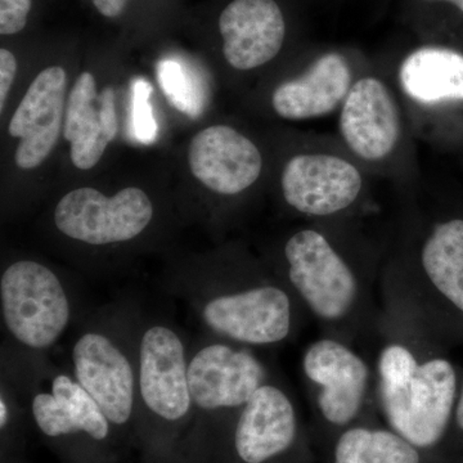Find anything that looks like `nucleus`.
Segmentation results:
<instances>
[{
    "label": "nucleus",
    "instance_id": "obj_28",
    "mask_svg": "<svg viewBox=\"0 0 463 463\" xmlns=\"http://www.w3.org/2000/svg\"><path fill=\"white\" fill-rule=\"evenodd\" d=\"M128 0H93L99 14L106 17H118L123 14Z\"/></svg>",
    "mask_w": 463,
    "mask_h": 463
},
{
    "label": "nucleus",
    "instance_id": "obj_23",
    "mask_svg": "<svg viewBox=\"0 0 463 463\" xmlns=\"http://www.w3.org/2000/svg\"><path fill=\"white\" fill-rule=\"evenodd\" d=\"M158 79L163 84L165 94L174 105L184 114H199V102L196 91L192 90L188 75L183 71L181 65L174 61H165L158 66Z\"/></svg>",
    "mask_w": 463,
    "mask_h": 463
},
{
    "label": "nucleus",
    "instance_id": "obj_6",
    "mask_svg": "<svg viewBox=\"0 0 463 463\" xmlns=\"http://www.w3.org/2000/svg\"><path fill=\"white\" fill-rule=\"evenodd\" d=\"M273 371L251 347L210 335L190 344V429L182 463H223L228 438L240 413Z\"/></svg>",
    "mask_w": 463,
    "mask_h": 463
},
{
    "label": "nucleus",
    "instance_id": "obj_2",
    "mask_svg": "<svg viewBox=\"0 0 463 463\" xmlns=\"http://www.w3.org/2000/svg\"><path fill=\"white\" fill-rule=\"evenodd\" d=\"M373 346L383 425L449 461L448 440L462 376L444 353L446 346L383 310Z\"/></svg>",
    "mask_w": 463,
    "mask_h": 463
},
{
    "label": "nucleus",
    "instance_id": "obj_27",
    "mask_svg": "<svg viewBox=\"0 0 463 463\" xmlns=\"http://www.w3.org/2000/svg\"><path fill=\"white\" fill-rule=\"evenodd\" d=\"M17 74V60L8 50H0V112H3Z\"/></svg>",
    "mask_w": 463,
    "mask_h": 463
},
{
    "label": "nucleus",
    "instance_id": "obj_18",
    "mask_svg": "<svg viewBox=\"0 0 463 463\" xmlns=\"http://www.w3.org/2000/svg\"><path fill=\"white\" fill-rule=\"evenodd\" d=\"M118 132L114 88L97 90L90 72H81L67 96L63 137L70 142L75 167L90 170L97 165Z\"/></svg>",
    "mask_w": 463,
    "mask_h": 463
},
{
    "label": "nucleus",
    "instance_id": "obj_10",
    "mask_svg": "<svg viewBox=\"0 0 463 463\" xmlns=\"http://www.w3.org/2000/svg\"><path fill=\"white\" fill-rule=\"evenodd\" d=\"M0 315L5 344L48 355L74 321V295L47 264L18 259L0 276Z\"/></svg>",
    "mask_w": 463,
    "mask_h": 463
},
{
    "label": "nucleus",
    "instance_id": "obj_25",
    "mask_svg": "<svg viewBox=\"0 0 463 463\" xmlns=\"http://www.w3.org/2000/svg\"><path fill=\"white\" fill-rule=\"evenodd\" d=\"M32 0H0V33L14 35L27 24Z\"/></svg>",
    "mask_w": 463,
    "mask_h": 463
},
{
    "label": "nucleus",
    "instance_id": "obj_22",
    "mask_svg": "<svg viewBox=\"0 0 463 463\" xmlns=\"http://www.w3.org/2000/svg\"><path fill=\"white\" fill-rule=\"evenodd\" d=\"M29 412L23 395L7 374H0V455H23Z\"/></svg>",
    "mask_w": 463,
    "mask_h": 463
},
{
    "label": "nucleus",
    "instance_id": "obj_16",
    "mask_svg": "<svg viewBox=\"0 0 463 463\" xmlns=\"http://www.w3.org/2000/svg\"><path fill=\"white\" fill-rule=\"evenodd\" d=\"M344 141L364 160H383L401 136V116L394 97L380 79L364 78L352 85L340 116Z\"/></svg>",
    "mask_w": 463,
    "mask_h": 463
},
{
    "label": "nucleus",
    "instance_id": "obj_7",
    "mask_svg": "<svg viewBox=\"0 0 463 463\" xmlns=\"http://www.w3.org/2000/svg\"><path fill=\"white\" fill-rule=\"evenodd\" d=\"M190 344L173 322L143 315L134 443L142 463H182L192 417Z\"/></svg>",
    "mask_w": 463,
    "mask_h": 463
},
{
    "label": "nucleus",
    "instance_id": "obj_17",
    "mask_svg": "<svg viewBox=\"0 0 463 463\" xmlns=\"http://www.w3.org/2000/svg\"><path fill=\"white\" fill-rule=\"evenodd\" d=\"M223 53L240 71L272 61L285 42V18L274 0H233L219 17Z\"/></svg>",
    "mask_w": 463,
    "mask_h": 463
},
{
    "label": "nucleus",
    "instance_id": "obj_15",
    "mask_svg": "<svg viewBox=\"0 0 463 463\" xmlns=\"http://www.w3.org/2000/svg\"><path fill=\"white\" fill-rule=\"evenodd\" d=\"M188 164L203 187L219 196L232 197L257 183L263 157L242 133L227 125H213L192 138Z\"/></svg>",
    "mask_w": 463,
    "mask_h": 463
},
{
    "label": "nucleus",
    "instance_id": "obj_24",
    "mask_svg": "<svg viewBox=\"0 0 463 463\" xmlns=\"http://www.w3.org/2000/svg\"><path fill=\"white\" fill-rule=\"evenodd\" d=\"M152 87L145 79H137L132 84V115L130 128L137 141L149 145L157 136V124L152 112Z\"/></svg>",
    "mask_w": 463,
    "mask_h": 463
},
{
    "label": "nucleus",
    "instance_id": "obj_13",
    "mask_svg": "<svg viewBox=\"0 0 463 463\" xmlns=\"http://www.w3.org/2000/svg\"><path fill=\"white\" fill-rule=\"evenodd\" d=\"M283 199L298 214L330 218L359 199L364 179L354 165L332 155H298L281 176Z\"/></svg>",
    "mask_w": 463,
    "mask_h": 463
},
{
    "label": "nucleus",
    "instance_id": "obj_21",
    "mask_svg": "<svg viewBox=\"0 0 463 463\" xmlns=\"http://www.w3.org/2000/svg\"><path fill=\"white\" fill-rule=\"evenodd\" d=\"M402 87L422 103L463 99V56L441 48H422L408 56L399 72Z\"/></svg>",
    "mask_w": 463,
    "mask_h": 463
},
{
    "label": "nucleus",
    "instance_id": "obj_8",
    "mask_svg": "<svg viewBox=\"0 0 463 463\" xmlns=\"http://www.w3.org/2000/svg\"><path fill=\"white\" fill-rule=\"evenodd\" d=\"M142 310L115 301L88 317L70 347V373L99 403L123 444L136 443V397Z\"/></svg>",
    "mask_w": 463,
    "mask_h": 463
},
{
    "label": "nucleus",
    "instance_id": "obj_30",
    "mask_svg": "<svg viewBox=\"0 0 463 463\" xmlns=\"http://www.w3.org/2000/svg\"><path fill=\"white\" fill-rule=\"evenodd\" d=\"M444 2L453 3V5H457V7L461 9L463 14V0H444Z\"/></svg>",
    "mask_w": 463,
    "mask_h": 463
},
{
    "label": "nucleus",
    "instance_id": "obj_29",
    "mask_svg": "<svg viewBox=\"0 0 463 463\" xmlns=\"http://www.w3.org/2000/svg\"><path fill=\"white\" fill-rule=\"evenodd\" d=\"M0 463H26L23 455H0Z\"/></svg>",
    "mask_w": 463,
    "mask_h": 463
},
{
    "label": "nucleus",
    "instance_id": "obj_5",
    "mask_svg": "<svg viewBox=\"0 0 463 463\" xmlns=\"http://www.w3.org/2000/svg\"><path fill=\"white\" fill-rule=\"evenodd\" d=\"M379 295L383 312L441 345L463 340V219L432 224L412 258L386 267Z\"/></svg>",
    "mask_w": 463,
    "mask_h": 463
},
{
    "label": "nucleus",
    "instance_id": "obj_9",
    "mask_svg": "<svg viewBox=\"0 0 463 463\" xmlns=\"http://www.w3.org/2000/svg\"><path fill=\"white\" fill-rule=\"evenodd\" d=\"M301 376L310 407V435L319 459L341 432L379 422L373 362L354 344L322 334L301 354Z\"/></svg>",
    "mask_w": 463,
    "mask_h": 463
},
{
    "label": "nucleus",
    "instance_id": "obj_12",
    "mask_svg": "<svg viewBox=\"0 0 463 463\" xmlns=\"http://www.w3.org/2000/svg\"><path fill=\"white\" fill-rule=\"evenodd\" d=\"M155 218L154 201L138 187H125L112 196L96 188H76L63 194L53 210L61 236L96 249L129 245L151 230Z\"/></svg>",
    "mask_w": 463,
    "mask_h": 463
},
{
    "label": "nucleus",
    "instance_id": "obj_14",
    "mask_svg": "<svg viewBox=\"0 0 463 463\" xmlns=\"http://www.w3.org/2000/svg\"><path fill=\"white\" fill-rule=\"evenodd\" d=\"M67 75L61 66L39 72L12 115L8 133L20 138L14 163L24 170L41 166L57 146L63 132Z\"/></svg>",
    "mask_w": 463,
    "mask_h": 463
},
{
    "label": "nucleus",
    "instance_id": "obj_1",
    "mask_svg": "<svg viewBox=\"0 0 463 463\" xmlns=\"http://www.w3.org/2000/svg\"><path fill=\"white\" fill-rule=\"evenodd\" d=\"M164 291L183 301L203 334L251 349L285 345L307 318L276 272L243 260H210L179 267Z\"/></svg>",
    "mask_w": 463,
    "mask_h": 463
},
{
    "label": "nucleus",
    "instance_id": "obj_3",
    "mask_svg": "<svg viewBox=\"0 0 463 463\" xmlns=\"http://www.w3.org/2000/svg\"><path fill=\"white\" fill-rule=\"evenodd\" d=\"M274 272L322 334L373 345L383 313L376 276L353 263L326 232H294Z\"/></svg>",
    "mask_w": 463,
    "mask_h": 463
},
{
    "label": "nucleus",
    "instance_id": "obj_26",
    "mask_svg": "<svg viewBox=\"0 0 463 463\" xmlns=\"http://www.w3.org/2000/svg\"><path fill=\"white\" fill-rule=\"evenodd\" d=\"M447 456L452 463H463V376L459 381L452 429L448 440Z\"/></svg>",
    "mask_w": 463,
    "mask_h": 463
},
{
    "label": "nucleus",
    "instance_id": "obj_4",
    "mask_svg": "<svg viewBox=\"0 0 463 463\" xmlns=\"http://www.w3.org/2000/svg\"><path fill=\"white\" fill-rule=\"evenodd\" d=\"M2 373L16 383L30 422L63 463H118L123 441L99 403L50 354L3 343Z\"/></svg>",
    "mask_w": 463,
    "mask_h": 463
},
{
    "label": "nucleus",
    "instance_id": "obj_20",
    "mask_svg": "<svg viewBox=\"0 0 463 463\" xmlns=\"http://www.w3.org/2000/svg\"><path fill=\"white\" fill-rule=\"evenodd\" d=\"M322 463H450L426 452L383 422H364L335 439Z\"/></svg>",
    "mask_w": 463,
    "mask_h": 463
},
{
    "label": "nucleus",
    "instance_id": "obj_11",
    "mask_svg": "<svg viewBox=\"0 0 463 463\" xmlns=\"http://www.w3.org/2000/svg\"><path fill=\"white\" fill-rule=\"evenodd\" d=\"M223 463H322L297 399L279 374L240 413Z\"/></svg>",
    "mask_w": 463,
    "mask_h": 463
},
{
    "label": "nucleus",
    "instance_id": "obj_19",
    "mask_svg": "<svg viewBox=\"0 0 463 463\" xmlns=\"http://www.w3.org/2000/svg\"><path fill=\"white\" fill-rule=\"evenodd\" d=\"M350 88L352 70L345 57L327 53L306 74L279 85L274 90L272 105L277 115L288 120L321 118L345 100Z\"/></svg>",
    "mask_w": 463,
    "mask_h": 463
}]
</instances>
